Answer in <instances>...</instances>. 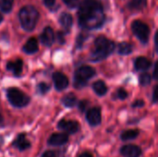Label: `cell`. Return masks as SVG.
I'll use <instances>...</instances> for the list:
<instances>
[{"mask_svg":"<svg viewBox=\"0 0 158 157\" xmlns=\"http://www.w3.org/2000/svg\"><path fill=\"white\" fill-rule=\"evenodd\" d=\"M22 61L21 59H17L14 62H8L6 65V68L8 70H10L14 75L16 76H19L21 71H22Z\"/></svg>","mask_w":158,"mask_h":157,"instance_id":"2e32d148","label":"cell"},{"mask_svg":"<svg viewBox=\"0 0 158 157\" xmlns=\"http://www.w3.org/2000/svg\"><path fill=\"white\" fill-rule=\"evenodd\" d=\"M59 23L61 25V27L64 29V31L66 32H69L71 29L72 23H73V19H72V16L69 13L64 12L60 15L59 17Z\"/></svg>","mask_w":158,"mask_h":157,"instance_id":"5bb4252c","label":"cell"},{"mask_svg":"<svg viewBox=\"0 0 158 157\" xmlns=\"http://www.w3.org/2000/svg\"><path fill=\"white\" fill-rule=\"evenodd\" d=\"M3 19H3V16L0 14V22H2V21H3Z\"/></svg>","mask_w":158,"mask_h":157,"instance_id":"74e56055","label":"cell"},{"mask_svg":"<svg viewBox=\"0 0 158 157\" xmlns=\"http://www.w3.org/2000/svg\"><path fill=\"white\" fill-rule=\"evenodd\" d=\"M93 89L99 96H103L107 93V87L103 81H97L93 84Z\"/></svg>","mask_w":158,"mask_h":157,"instance_id":"ac0fdd59","label":"cell"},{"mask_svg":"<svg viewBox=\"0 0 158 157\" xmlns=\"http://www.w3.org/2000/svg\"><path fill=\"white\" fill-rule=\"evenodd\" d=\"M87 105H88V102H87V101H81V102H80V104H79V108H80L81 111L84 112V110L86 109Z\"/></svg>","mask_w":158,"mask_h":157,"instance_id":"f1b7e54d","label":"cell"},{"mask_svg":"<svg viewBox=\"0 0 158 157\" xmlns=\"http://www.w3.org/2000/svg\"><path fill=\"white\" fill-rule=\"evenodd\" d=\"M55 2L56 0H44V3L46 6H53L55 5Z\"/></svg>","mask_w":158,"mask_h":157,"instance_id":"d6a6232c","label":"cell"},{"mask_svg":"<svg viewBox=\"0 0 158 157\" xmlns=\"http://www.w3.org/2000/svg\"><path fill=\"white\" fill-rule=\"evenodd\" d=\"M41 43L45 46H51L55 41V33L51 27H45L40 36Z\"/></svg>","mask_w":158,"mask_h":157,"instance_id":"30bf717a","label":"cell"},{"mask_svg":"<svg viewBox=\"0 0 158 157\" xmlns=\"http://www.w3.org/2000/svg\"><path fill=\"white\" fill-rule=\"evenodd\" d=\"M86 118H87V121L88 123L94 127V126H97L101 123V111L98 107H94V108H91L87 114H86Z\"/></svg>","mask_w":158,"mask_h":157,"instance_id":"ba28073f","label":"cell"},{"mask_svg":"<svg viewBox=\"0 0 158 157\" xmlns=\"http://www.w3.org/2000/svg\"><path fill=\"white\" fill-rule=\"evenodd\" d=\"M147 0H131L129 3V7L133 10H142L146 6Z\"/></svg>","mask_w":158,"mask_h":157,"instance_id":"d6986e66","label":"cell"},{"mask_svg":"<svg viewBox=\"0 0 158 157\" xmlns=\"http://www.w3.org/2000/svg\"><path fill=\"white\" fill-rule=\"evenodd\" d=\"M38 92L41 93V94H44V93H46L47 92H48V90H49V86L46 84V83H44V82H41L39 85H38Z\"/></svg>","mask_w":158,"mask_h":157,"instance_id":"d4e9b609","label":"cell"},{"mask_svg":"<svg viewBox=\"0 0 158 157\" xmlns=\"http://www.w3.org/2000/svg\"><path fill=\"white\" fill-rule=\"evenodd\" d=\"M120 154L124 157H140L142 155V150L136 145L129 144L124 145L120 149Z\"/></svg>","mask_w":158,"mask_h":157,"instance_id":"8fae6325","label":"cell"},{"mask_svg":"<svg viewBox=\"0 0 158 157\" xmlns=\"http://www.w3.org/2000/svg\"><path fill=\"white\" fill-rule=\"evenodd\" d=\"M79 157H93V155L90 154V153H88V152H85V153H82L81 155Z\"/></svg>","mask_w":158,"mask_h":157,"instance_id":"d590c367","label":"cell"},{"mask_svg":"<svg viewBox=\"0 0 158 157\" xmlns=\"http://www.w3.org/2000/svg\"><path fill=\"white\" fill-rule=\"evenodd\" d=\"M55 87L57 91H62L69 86V79L61 72H56L53 75Z\"/></svg>","mask_w":158,"mask_h":157,"instance_id":"52a82bcc","label":"cell"},{"mask_svg":"<svg viewBox=\"0 0 158 157\" xmlns=\"http://www.w3.org/2000/svg\"><path fill=\"white\" fill-rule=\"evenodd\" d=\"M117 96H118L119 99L124 100V99H126V98H127V96H128V93H127L125 90H123V89H119V90L118 91V93H117Z\"/></svg>","mask_w":158,"mask_h":157,"instance_id":"4316f807","label":"cell"},{"mask_svg":"<svg viewBox=\"0 0 158 157\" xmlns=\"http://www.w3.org/2000/svg\"><path fill=\"white\" fill-rule=\"evenodd\" d=\"M9 103L16 107H23L30 102V97L18 88H10L6 92Z\"/></svg>","mask_w":158,"mask_h":157,"instance_id":"5b68a950","label":"cell"},{"mask_svg":"<svg viewBox=\"0 0 158 157\" xmlns=\"http://www.w3.org/2000/svg\"><path fill=\"white\" fill-rule=\"evenodd\" d=\"M156 92H157V87L156 86L153 90V102L156 103L157 102V96H156Z\"/></svg>","mask_w":158,"mask_h":157,"instance_id":"836d02e7","label":"cell"},{"mask_svg":"<svg viewBox=\"0 0 158 157\" xmlns=\"http://www.w3.org/2000/svg\"><path fill=\"white\" fill-rule=\"evenodd\" d=\"M62 103L66 107H73L77 104L76 96L73 93H69L62 99Z\"/></svg>","mask_w":158,"mask_h":157,"instance_id":"ffe728a7","label":"cell"},{"mask_svg":"<svg viewBox=\"0 0 158 157\" xmlns=\"http://www.w3.org/2000/svg\"><path fill=\"white\" fill-rule=\"evenodd\" d=\"M57 38H58V42H59V43H64L65 39H64V33H63V32L58 31V32H57Z\"/></svg>","mask_w":158,"mask_h":157,"instance_id":"4dcf8cb0","label":"cell"},{"mask_svg":"<svg viewBox=\"0 0 158 157\" xmlns=\"http://www.w3.org/2000/svg\"><path fill=\"white\" fill-rule=\"evenodd\" d=\"M3 123V118H2V116H1V114H0V125Z\"/></svg>","mask_w":158,"mask_h":157,"instance_id":"8d00e7d4","label":"cell"},{"mask_svg":"<svg viewBox=\"0 0 158 157\" xmlns=\"http://www.w3.org/2000/svg\"><path fill=\"white\" fill-rule=\"evenodd\" d=\"M14 0H0V10L4 13L11 11Z\"/></svg>","mask_w":158,"mask_h":157,"instance_id":"603a6c76","label":"cell"},{"mask_svg":"<svg viewBox=\"0 0 158 157\" xmlns=\"http://www.w3.org/2000/svg\"><path fill=\"white\" fill-rule=\"evenodd\" d=\"M69 141V136L65 133H54L50 136L48 143L53 146H59L67 143Z\"/></svg>","mask_w":158,"mask_h":157,"instance_id":"7c38bea8","label":"cell"},{"mask_svg":"<svg viewBox=\"0 0 158 157\" xmlns=\"http://www.w3.org/2000/svg\"><path fill=\"white\" fill-rule=\"evenodd\" d=\"M139 131L137 130H129L124 131L121 134V139L122 141H131L138 137Z\"/></svg>","mask_w":158,"mask_h":157,"instance_id":"7402d4cb","label":"cell"},{"mask_svg":"<svg viewBox=\"0 0 158 157\" xmlns=\"http://www.w3.org/2000/svg\"><path fill=\"white\" fill-rule=\"evenodd\" d=\"M84 40H85V36H84L82 33L80 34L79 37L77 38V46H78V48H81V47L82 43L84 42Z\"/></svg>","mask_w":158,"mask_h":157,"instance_id":"83f0119b","label":"cell"},{"mask_svg":"<svg viewBox=\"0 0 158 157\" xmlns=\"http://www.w3.org/2000/svg\"><path fill=\"white\" fill-rule=\"evenodd\" d=\"M106 16L103 6L96 0H82L78 10L80 27L85 30L101 28L105 23Z\"/></svg>","mask_w":158,"mask_h":157,"instance_id":"6da1fadb","label":"cell"},{"mask_svg":"<svg viewBox=\"0 0 158 157\" xmlns=\"http://www.w3.org/2000/svg\"><path fill=\"white\" fill-rule=\"evenodd\" d=\"M131 30L134 33V35L143 43H146L149 40L150 35V29L147 24L141 20H134L131 24Z\"/></svg>","mask_w":158,"mask_h":157,"instance_id":"8992f818","label":"cell"},{"mask_svg":"<svg viewBox=\"0 0 158 157\" xmlns=\"http://www.w3.org/2000/svg\"><path fill=\"white\" fill-rule=\"evenodd\" d=\"M95 75V70L90 66H82L79 68L75 72L74 86L78 89H81L87 84V81Z\"/></svg>","mask_w":158,"mask_h":157,"instance_id":"277c9868","label":"cell"},{"mask_svg":"<svg viewBox=\"0 0 158 157\" xmlns=\"http://www.w3.org/2000/svg\"><path fill=\"white\" fill-rule=\"evenodd\" d=\"M115 49V43L108 40L105 36H99L94 41V49L91 52L90 59L97 62L106 58Z\"/></svg>","mask_w":158,"mask_h":157,"instance_id":"7a4b0ae2","label":"cell"},{"mask_svg":"<svg viewBox=\"0 0 158 157\" xmlns=\"http://www.w3.org/2000/svg\"><path fill=\"white\" fill-rule=\"evenodd\" d=\"M63 1L68 6H69L71 8L78 6L80 5V2H81V0H63Z\"/></svg>","mask_w":158,"mask_h":157,"instance_id":"484cf974","label":"cell"},{"mask_svg":"<svg viewBox=\"0 0 158 157\" xmlns=\"http://www.w3.org/2000/svg\"><path fill=\"white\" fill-rule=\"evenodd\" d=\"M150 67H151V62L146 57L140 56V57L135 59L134 68H135L136 70H139V71L147 70Z\"/></svg>","mask_w":158,"mask_h":157,"instance_id":"9a60e30c","label":"cell"},{"mask_svg":"<svg viewBox=\"0 0 158 157\" xmlns=\"http://www.w3.org/2000/svg\"><path fill=\"white\" fill-rule=\"evenodd\" d=\"M23 51L27 54H34L38 51V42L35 38H30L23 46Z\"/></svg>","mask_w":158,"mask_h":157,"instance_id":"e0dca14e","label":"cell"},{"mask_svg":"<svg viewBox=\"0 0 158 157\" xmlns=\"http://www.w3.org/2000/svg\"><path fill=\"white\" fill-rule=\"evenodd\" d=\"M154 78L157 80V62L155 64V68H154Z\"/></svg>","mask_w":158,"mask_h":157,"instance_id":"e575fe53","label":"cell"},{"mask_svg":"<svg viewBox=\"0 0 158 157\" xmlns=\"http://www.w3.org/2000/svg\"><path fill=\"white\" fill-rule=\"evenodd\" d=\"M151 80H152L151 75H149L147 73H143V74H142L140 76V83H141V85H143V86L148 85L151 82Z\"/></svg>","mask_w":158,"mask_h":157,"instance_id":"cb8c5ba5","label":"cell"},{"mask_svg":"<svg viewBox=\"0 0 158 157\" xmlns=\"http://www.w3.org/2000/svg\"><path fill=\"white\" fill-rule=\"evenodd\" d=\"M42 157H56V154L54 153V152H52V151H47V152H45Z\"/></svg>","mask_w":158,"mask_h":157,"instance_id":"1f68e13d","label":"cell"},{"mask_svg":"<svg viewBox=\"0 0 158 157\" xmlns=\"http://www.w3.org/2000/svg\"><path fill=\"white\" fill-rule=\"evenodd\" d=\"M58 129L66 131L67 133L69 134H73L75 132H77L80 129V125L78 122L74 121V120H70V121H67L62 119L61 121H59L58 123Z\"/></svg>","mask_w":158,"mask_h":157,"instance_id":"9c48e42d","label":"cell"},{"mask_svg":"<svg viewBox=\"0 0 158 157\" xmlns=\"http://www.w3.org/2000/svg\"><path fill=\"white\" fill-rule=\"evenodd\" d=\"M13 146L20 151H24L28 148L31 147V143L30 142L27 140L26 138V135L24 133H21L19 134L13 142Z\"/></svg>","mask_w":158,"mask_h":157,"instance_id":"4fadbf2b","label":"cell"},{"mask_svg":"<svg viewBox=\"0 0 158 157\" xmlns=\"http://www.w3.org/2000/svg\"><path fill=\"white\" fill-rule=\"evenodd\" d=\"M118 54L120 55H129L132 52V45L129 43L123 42L118 44Z\"/></svg>","mask_w":158,"mask_h":157,"instance_id":"44dd1931","label":"cell"},{"mask_svg":"<svg viewBox=\"0 0 158 157\" xmlns=\"http://www.w3.org/2000/svg\"><path fill=\"white\" fill-rule=\"evenodd\" d=\"M143 105H144V102H143V100H137V101H135V102L133 103V105H132L133 107H142V106H143Z\"/></svg>","mask_w":158,"mask_h":157,"instance_id":"f546056e","label":"cell"},{"mask_svg":"<svg viewBox=\"0 0 158 157\" xmlns=\"http://www.w3.org/2000/svg\"><path fill=\"white\" fill-rule=\"evenodd\" d=\"M19 19L22 28L27 31H31L39 19V12L33 6L28 5L19 10Z\"/></svg>","mask_w":158,"mask_h":157,"instance_id":"3957f363","label":"cell"}]
</instances>
